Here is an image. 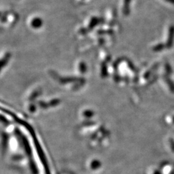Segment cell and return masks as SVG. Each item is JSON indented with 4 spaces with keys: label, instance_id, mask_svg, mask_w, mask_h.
Listing matches in <instances>:
<instances>
[{
    "label": "cell",
    "instance_id": "obj_3",
    "mask_svg": "<svg viewBox=\"0 0 174 174\" xmlns=\"http://www.w3.org/2000/svg\"><path fill=\"white\" fill-rule=\"evenodd\" d=\"M132 0H124V4L123 7V13L124 15H128L130 13V4Z\"/></svg>",
    "mask_w": 174,
    "mask_h": 174
},
{
    "label": "cell",
    "instance_id": "obj_5",
    "mask_svg": "<svg viewBox=\"0 0 174 174\" xmlns=\"http://www.w3.org/2000/svg\"><path fill=\"white\" fill-rule=\"evenodd\" d=\"M163 47H164V45H163V44H159V45H157L155 47V49L156 50H162V49L163 48Z\"/></svg>",
    "mask_w": 174,
    "mask_h": 174
},
{
    "label": "cell",
    "instance_id": "obj_4",
    "mask_svg": "<svg viewBox=\"0 0 174 174\" xmlns=\"http://www.w3.org/2000/svg\"><path fill=\"white\" fill-rule=\"evenodd\" d=\"M31 25L35 28H40L43 25V20L40 17H35L31 21Z\"/></svg>",
    "mask_w": 174,
    "mask_h": 174
},
{
    "label": "cell",
    "instance_id": "obj_7",
    "mask_svg": "<svg viewBox=\"0 0 174 174\" xmlns=\"http://www.w3.org/2000/svg\"><path fill=\"white\" fill-rule=\"evenodd\" d=\"M171 144H172V148L174 151V141H171Z\"/></svg>",
    "mask_w": 174,
    "mask_h": 174
},
{
    "label": "cell",
    "instance_id": "obj_6",
    "mask_svg": "<svg viewBox=\"0 0 174 174\" xmlns=\"http://www.w3.org/2000/svg\"><path fill=\"white\" fill-rule=\"evenodd\" d=\"M165 1L168 3H169L170 4L174 5V0H165Z\"/></svg>",
    "mask_w": 174,
    "mask_h": 174
},
{
    "label": "cell",
    "instance_id": "obj_2",
    "mask_svg": "<svg viewBox=\"0 0 174 174\" xmlns=\"http://www.w3.org/2000/svg\"><path fill=\"white\" fill-rule=\"evenodd\" d=\"M105 23V20L103 17H92V19H91L89 25H88V28H92L97 26L98 24H100V23Z\"/></svg>",
    "mask_w": 174,
    "mask_h": 174
},
{
    "label": "cell",
    "instance_id": "obj_8",
    "mask_svg": "<svg viewBox=\"0 0 174 174\" xmlns=\"http://www.w3.org/2000/svg\"><path fill=\"white\" fill-rule=\"evenodd\" d=\"M1 13L0 12V17H1Z\"/></svg>",
    "mask_w": 174,
    "mask_h": 174
},
{
    "label": "cell",
    "instance_id": "obj_1",
    "mask_svg": "<svg viewBox=\"0 0 174 174\" xmlns=\"http://www.w3.org/2000/svg\"><path fill=\"white\" fill-rule=\"evenodd\" d=\"M174 41V25H171L168 31V38L167 42V47H172Z\"/></svg>",
    "mask_w": 174,
    "mask_h": 174
},
{
    "label": "cell",
    "instance_id": "obj_9",
    "mask_svg": "<svg viewBox=\"0 0 174 174\" xmlns=\"http://www.w3.org/2000/svg\"><path fill=\"white\" fill-rule=\"evenodd\" d=\"M173 121H174V118H173Z\"/></svg>",
    "mask_w": 174,
    "mask_h": 174
}]
</instances>
